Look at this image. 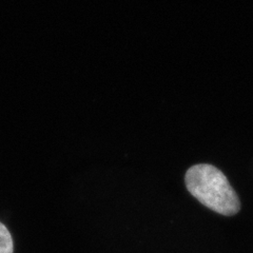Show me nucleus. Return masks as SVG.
<instances>
[{
    "mask_svg": "<svg viewBox=\"0 0 253 253\" xmlns=\"http://www.w3.org/2000/svg\"><path fill=\"white\" fill-rule=\"evenodd\" d=\"M188 191L210 210L231 216L241 209V202L225 174L212 165L199 164L188 169Z\"/></svg>",
    "mask_w": 253,
    "mask_h": 253,
    "instance_id": "nucleus-1",
    "label": "nucleus"
},
{
    "mask_svg": "<svg viewBox=\"0 0 253 253\" xmlns=\"http://www.w3.org/2000/svg\"><path fill=\"white\" fill-rule=\"evenodd\" d=\"M0 253H13L12 236L2 223H0Z\"/></svg>",
    "mask_w": 253,
    "mask_h": 253,
    "instance_id": "nucleus-2",
    "label": "nucleus"
}]
</instances>
